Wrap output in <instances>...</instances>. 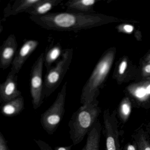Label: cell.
Masks as SVG:
<instances>
[{"mask_svg": "<svg viewBox=\"0 0 150 150\" xmlns=\"http://www.w3.org/2000/svg\"><path fill=\"white\" fill-rule=\"evenodd\" d=\"M145 129L146 132H147V133H148L150 136V121H149V122L146 125V127H145Z\"/></svg>", "mask_w": 150, "mask_h": 150, "instance_id": "cell-26", "label": "cell"}, {"mask_svg": "<svg viewBox=\"0 0 150 150\" xmlns=\"http://www.w3.org/2000/svg\"><path fill=\"white\" fill-rule=\"evenodd\" d=\"M146 93L147 94L149 95L150 94V85H149L146 88Z\"/></svg>", "mask_w": 150, "mask_h": 150, "instance_id": "cell-28", "label": "cell"}, {"mask_svg": "<svg viewBox=\"0 0 150 150\" xmlns=\"http://www.w3.org/2000/svg\"><path fill=\"white\" fill-rule=\"evenodd\" d=\"M36 144L38 146L41 150H54L49 144L41 139H34Z\"/></svg>", "mask_w": 150, "mask_h": 150, "instance_id": "cell-20", "label": "cell"}, {"mask_svg": "<svg viewBox=\"0 0 150 150\" xmlns=\"http://www.w3.org/2000/svg\"><path fill=\"white\" fill-rule=\"evenodd\" d=\"M144 71L147 73H150V64L147 65L144 67Z\"/></svg>", "mask_w": 150, "mask_h": 150, "instance_id": "cell-27", "label": "cell"}, {"mask_svg": "<svg viewBox=\"0 0 150 150\" xmlns=\"http://www.w3.org/2000/svg\"><path fill=\"white\" fill-rule=\"evenodd\" d=\"M44 53H42L32 66L30 73V91L33 108L37 110L43 103L42 74Z\"/></svg>", "mask_w": 150, "mask_h": 150, "instance_id": "cell-7", "label": "cell"}, {"mask_svg": "<svg viewBox=\"0 0 150 150\" xmlns=\"http://www.w3.org/2000/svg\"><path fill=\"white\" fill-rule=\"evenodd\" d=\"M125 31L127 33H131L134 29L133 26L130 25H126L124 27Z\"/></svg>", "mask_w": 150, "mask_h": 150, "instance_id": "cell-25", "label": "cell"}, {"mask_svg": "<svg viewBox=\"0 0 150 150\" xmlns=\"http://www.w3.org/2000/svg\"><path fill=\"white\" fill-rule=\"evenodd\" d=\"M41 0H16L9 3L4 10V18L16 16L25 12L31 7L39 3Z\"/></svg>", "mask_w": 150, "mask_h": 150, "instance_id": "cell-11", "label": "cell"}, {"mask_svg": "<svg viewBox=\"0 0 150 150\" xmlns=\"http://www.w3.org/2000/svg\"><path fill=\"white\" fill-rule=\"evenodd\" d=\"M125 150H138L136 143L133 141L132 143H128L125 146Z\"/></svg>", "mask_w": 150, "mask_h": 150, "instance_id": "cell-23", "label": "cell"}, {"mask_svg": "<svg viewBox=\"0 0 150 150\" xmlns=\"http://www.w3.org/2000/svg\"><path fill=\"white\" fill-rule=\"evenodd\" d=\"M17 74L10 70L6 80L0 85L1 103L8 102L21 96L18 88Z\"/></svg>", "mask_w": 150, "mask_h": 150, "instance_id": "cell-8", "label": "cell"}, {"mask_svg": "<svg viewBox=\"0 0 150 150\" xmlns=\"http://www.w3.org/2000/svg\"><path fill=\"white\" fill-rule=\"evenodd\" d=\"M29 18L47 30L74 32L90 28L100 21V18L94 15L68 12L50 13L42 16H30Z\"/></svg>", "mask_w": 150, "mask_h": 150, "instance_id": "cell-1", "label": "cell"}, {"mask_svg": "<svg viewBox=\"0 0 150 150\" xmlns=\"http://www.w3.org/2000/svg\"><path fill=\"white\" fill-rule=\"evenodd\" d=\"M132 110V103L129 98H125L122 100L119 105L117 115L123 123L127 122Z\"/></svg>", "mask_w": 150, "mask_h": 150, "instance_id": "cell-18", "label": "cell"}, {"mask_svg": "<svg viewBox=\"0 0 150 150\" xmlns=\"http://www.w3.org/2000/svg\"><path fill=\"white\" fill-rule=\"evenodd\" d=\"M113 59V54L108 53L99 61L82 88L80 97L82 105L96 101L97 90L108 74Z\"/></svg>", "mask_w": 150, "mask_h": 150, "instance_id": "cell-3", "label": "cell"}, {"mask_svg": "<svg viewBox=\"0 0 150 150\" xmlns=\"http://www.w3.org/2000/svg\"><path fill=\"white\" fill-rule=\"evenodd\" d=\"M102 129L101 124L98 120L88 133L86 144L80 150H100Z\"/></svg>", "mask_w": 150, "mask_h": 150, "instance_id": "cell-12", "label": "cell"}, {"mask_svg": "<svg viewBox=\"0 0 150 150\" xmlns=\"http://www.w3.org/2000/svg\"><path fill=\"white\" fill-rule=\"evenodd\" d=\"M24 100L22 96L1 104V113L4 116L13 117L19 115L24 109Z\"/></svg>", "mask_w": 150, "mask_h": 150, "instance_id": "cell-13", "label": "cell"}, {"mask_svg": "<svg viewBox=\"0 0 150 150\" xmlns=\"http://www.w3.org/2000/svg\"><path fill=\"white\" fill-rule=\"evenodd\" d=\"M116 110L103 111V132L105 139V150H122L120 142V131Z\"/></svg>", "mask_w": 150, "mask_h": 150, "instance_id": "cell-6", "label": "cell"}, {"mask_svg": "<svg viewBox=\"0 0 150 150\" xmlns=\"http://www.w3.org/2000/svg\"><path fill=\"white\" fill-rule=\"evenodd\" d=\"M132 137L138 150H150V136L146 131L144 125L134 131Z\"/></svg>", "mask_w": 150, "mask_h": 150, "instance_id": "cell-16", "label": "cell"}, {"mask_svg": "<svg viewBox=\"0 0 150 150\" xmlns=\"http://www.w3.org/2000/svg\"><path fill=\"white\" fill-rule=\"evenodd\" d=\"M127 67V63L125 60L123 61L120 64L119 67V73L120 74L124 73Z\"/></svg>", "mask_w": 150, "mask_h": 150, "instance_id": "cell-22", "label": "cell"}, {"mask_svg": "<svg viewBox=\"0 0 150 150\" xmlns=\"http://www.w3.org/2000/svg\"><path fill=\"white\" fill-rule=\"evenodd\" d=\"M133 95L135 97L143 103L146 100L148 95L146 93V88L144 87H139L135 89L133 92Z\"/></svg>", "mask_w": 150, "mask_h": 150, "instance_id": "cell-19", "label": "cell"}, {"mask_svg": "<svg viewBox=\"0 0 150 150\" xmlns=\"http://www.w3.org/2000/svg\"><path fill=\"white\" fill-rule=\"evenodd\" d=\"M17 48L15 35H9L0 48V68L5 70L12 64L18 51Z\"/></svg>", "mask_w": 150, "mask_h": 150, "instance_id": "cell-9", "label": "cell"}, {"mask_svg": "<svg viewBox=\"0 0 150 150\" xmlns=\"http://www.w3.org/2000/svg\"><path fill=\"white\" fill-rule=\"evenodd\" d=\"M101 112L97 101L82 105L73 114L68 123L73 144H79L92 129Z\"/></svg>", "mask_w": 150, "mask_h": 150, "instance_id": "cell-2", "label": "cell"}, {"mask_svg": "<svg viewBox=\"0 0 150 150\" xmlns=\"http://www.w3.org/2000/svg\"><path fill=\"white\" fill-rule=\"evenodd\" d=\"M73 55V49H66L54 67L47 71L44 80V98H48L59 86L69 68Z\"/></svg>", "mask_w": 150, "mask_h": 150, "instance_id": "cell-4", "label": "cell"}, {"mask_svg": "<svg viewBox=\"0 0 150 150\" xmlns=\"http://www.w3.org/2000/svg\"><path fill=\"white\" fill-rule=\"evenodd\" d=\"M67 84L65 82L54 102L41 115V125L49 135H53L56 132L64 117Z\"/></svg>", "mask_w": 150, "mask_h": 150, "instance_id": "cell-5", "label": "cell"}, {"mask_svg": "<svg viewBox=\"0 0 150 150\" xmlns=\"http://www.w3.org/2000/svg\"><path fill=\"white\" fill-rule=\"evenodd\" d=\"M39 42L36 40H25L16 53L12 63L11 71L18 74L26 60L35 50Z\"/></svg>", "mask_w": 150, "mask_h": 150, "instance_id": "cell-10", "label": "cell"}, {"mask_svg": "<svg viewBox=\"0 0 150 150\" xmlns=\"http://www.w3.org/2000/svg\"><path fill=\"white\" fill-rule=\"evenodd\" d=\"M74 145L71 144L68 146H57L54 148V150H71Z\"/></svg>", "mask_w": 150, "mask_h": 150, "instance_id": "cell-24", "label": "cell"}, {"mask_svg": "<svg viewBox=\"0 0 150 150\" xmlns=\"http://www.w3.org/2000/svg\"><path fill=\"white\" fill-rule=\"evenodd\" d=\"M95 0H69L65 4L67 12L89 14Z\"/></svg>", "mask_w": 150, "mask_h": 150, "instance_id": "cell-15", "label": "cell"}, {"mask_svg": "<svg viewBox=\"0 0 150 150\" xmlns=\"http://www.w3.org/2000/svg\"><path fill=\"white\" fill-rule=\"evenodd\" d=\"M63 53L62 46L59 42L47 49L44 55V64L47 71L52 67V64L62 56Z\"/></svg>", "mask_w": 150, "mask_h": 150, "instance_id": "cell-17", "label": "cell"}, {"mask_svg": "<svg viewBox=\"0 0 150 150\" xmlns=\"http://www.w3.org/2000/svg\"><path fill=\"white\" fill-rule=\"evenodd\" d=\"M0 150H9L7 141L1 132H0Z\"/></svg>", "mask_w": 150, "mask_h": 150, "instance_id": "cell-21", "label": "cell"}, {"mask_svg": "<svg viewBox=\"0 0 150 150\" xmlns=\"http://www.w3.org/2000/svg\"></svg>", "mask_w": 150, "mask_h": 150, "instance_id": "cell-29", "label": "cell"}, {"mask_svg": "<svg viewBox=\"0 0 150 150\" xmlns=\"http://www.w3.org/2000/svg\"><path fill=\"white\" fill-rule=\"evenodd\" d=\"M62 1V0H41L39 3L28 9L26 13L32 16L45 15Z\"/></svg>", "mask_w": 150, "mask_h": 150, "instance_id": "cell-14", "label": "cell"}]
</instances>
